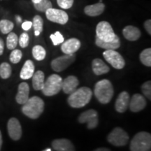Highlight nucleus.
I'll return each mask as SVG.
<instances>
[{
	"label": "nucleus",
	"instance_id": "nucleus-18",
	"mask_svg": "<svg viewBox=\"0 0 151 151\" xmlns=\"http://www.w3.org/2000/svg\"><path fill=\"white\" fill-rule=\"evenodd\" d=\"M52 147L56 151H75L73 143L67 139H55L52 142Z\"/></svg>",
	"mask_w": 151,
	"mask_h": 151
},
{
	"label": "nucleus",
	"instance_id": "nucleus-16",
	"mask_svg": "<svg viewBox=\"0 0 151 151\" xmlns=\"http://www.w3.org/2000/svg\"><path fill=\"white\" fill-rule=\"evenodd\" d=\"M81 43L78 39L71 38L62 43L61 50L64 54H73L81 48Z\"/></svg>",
	"mask_w": 151,
	"mask_h": 151
},
{
	"label": "nucleus",
	"instance_id": "nucleus-38",
	"mask_svg": "<svg viewBox=\"0 0 151 151\" xmlns=\"http://www.w3.org/2000/svg\"><path fill=\"white\" fill-rule=\"evenodd\" d=\"M4 50V43L2 39L0 38V55L3 54Z\"/></svg>",
	"mask_w": 151,
	"mask_h": 151
},
{
	"label": "nucleus",
	"instance_id": "nucleus-14",
	"mask_svg": "<svg viewBox=\"0 0 151 151\" xmlns=\"http://www.w3.org/2000/svg\"><path fill=\"white\" fill-rule=\"evenodd\" d=\"M129 101L130 96L127 92L123 91L120 92L115 104V109L117 112L120 113L125 112L129 108Z\"/></svg>",
	"mask_w": 151,
	"mask_h": 151
},
{
	"label": "nucleus",
	"instance_id": "nucleus-2",
	"mask_svg": "<svg viewBox=\"0 0 151 151\" xmlns=\"http://www.w3.org/2000/svg\"><path fill=\"white\" fill-rule=\"evenodd\" d=\"M92 97V91L88 87H81L69 94L67 101L71 107L80 109L90 102Z\"/></svg>",
	"mask_w": 151,
	"mask_h": 151
},
{
	"label": "nucleus",
	"instance_id": "nucleus-20",
	"mask_svg": "<svg viewBox=\"0 0 151 151\" xmlns=\"http://www.w3.org/2000/svg\"><path fill=\"white\" fill-rule=\"evenodd\" d=\"M122 35L128 41H135L139 39L141 35V31L139 28L132 25L126 26L122 30Z\"/></svg>",
	"mask_w": 151,
	"mask_h": 151
},
{
	"label": "nucleus",
	"instance_id": "nucleus-28",
	"mask_svg": "<svg viewBox=\"0 0 151 151\" xmlns=\"http://www.w3.org/2000/svg\"><path fill=\"white\" fill-rule=\"evenodd\" d=\"M18 43V37L16 33L10 32L6 38V47L9 50H14Z\"/></svg>",
	"mask_w": 151,
	"mask_h": 151
},
{
	"label": "nucleus",
	"instance_id": "nucleus-3",
	"mask_svg": "<svg viewBox=\"0 0 151 151\" xmlns=\"http://www.w3.org/2000/svg\"><path fill=\"white\" fill-rule=\"evenodd\" d=\"M94 94L97 99L102 104H106L111 101L114 94L113 86L111 81L103 79L95 84Z\"/></svg>",
	"mask_w": 151,
	"mask_h": 151
},
{
	"label": "nucleus",
	"instance_id": "nucleus-31",
	"mask_svg": "<svg viewBox=\"0 0 151 151\" xmlns=\"http://www.w3.org/2000/svg\"><path fill=\"white\" fill-rule=\"evenodd\" d=\"M22 57V53L21 50H18V49H14L13 51L11 52L9 60L13 64H17L21 60Z\"/></svg>",
	"mask_w": 151,
	"mask_h": 151
},
{
	"label": "nucleus",
	"instance_id": "nucleus-26",
	"mask_svg": "<svg viewBox=\"0 0 151 151\" xmlns=\"http://www.w3.org/2000/svg\"><path fill=\"white\" fill-rule=\"evenodd\" d=\"M14 27V22L10 20H6V19H3V20H0V31L4 35H7V34L11 32Z\"/></svg>",
	"mask_w": 151,
	"mask_h": 151
},
{
	"label": "nucleus",
	"instance_id": "nucleus-32",
	"mask_svg": "<svg viewBox=\"0 0 151 151\" xmlns=\"http://www.w3.org/2000/svg\"><path fill=\"white\" fill-rule=\"evenodd\" d=\"M141 92L146 98L149 100L151 99V81H148L145 82L141 86Z\"/></svg>",
	"mask_w": 151,
	"mask_h": 151
},
{
	"label": "nucleus",
	"instance_id": "nucleus-9",
	"mask_svg": "<svg viewBox=\"0 0 151 151\" xmlns=\"http://www.w3.org/2000/svg\"><path fill=\"white\" fill-rule=\"evenodd\" d=\"M103 56L106 61L115 69H122L125 66L124 58L118 52L116 51V50H106L103 52Z\"/></svg>",
	"mask_w": 151,
	"mask_h": 151
},
{
	"label": "nucleus",
	"instance_id": "nucleus-36",
	"mask_svg": "<svg viewBox=\"0 0 151 151\" xmlns=\"http://www.w3.org/2000/svg\"><path fill=\"white\" fill-rule=\"evenodd\" d=\"M144 27L146 29V32L148 33L149 35H151V20L149 19V20H147L146 22H144Z\"/></svg>",
	"mask_w": 151,
	"mask_h": 151
},
{
	"label": "nucleus",
	"instance_id": "nucleus-39",
	"mask_svg": "<svg viewBox=\"0 0 151 151\" xmlns=\"http://www.w3.org/2000/svg\"><path fill=\"white\" fill-rule=\"evenodd\" d=\"M94 151H111V150H109V148H99L96 149V150Z\"/></svg>",
	"mask_w": 151,
	"mask_h": 151
},
{
	"label": "nucleus",
	"instance_id": "nucleus-24",
	"mask_svg": "<svg viewBox=\"0 0 151 151\" xmlns=\"http://www.w3.org/2000/svg\"><path fill=\"white\" fill-rule=\"evenodd\" d=\"M32 26L34 27V29H35V35L37 36V37L40 35V34L43 32V18L40 16H39V15L35 16L33 18Z\"/></svg>",
	"mask_w": 151,
	"mask_h": 151
},
{
	"label": "nucleus",
	"instance_id": "nucleus-8",
	"mask_svg": "<svg viewBox=\"0 0 151 151\" xmlns=\"http://www.w3.org/2000/svg\"><path fill=\"white\" fill-rule=\"evenodd\" d=\"M76 60V55L65 54L54 59L51 62V67L56 72H61L65 70L70 66Z\"/></svg>",
	"mask_w": 151,
	"mask_h": 151
},
{
	"label": "nucleus",
	"instance_id": "nucleus-40",
	"mask_svg": "<svg viewBox=\"0 0 151 151\" xmlns=\"http://www.w3.org/2000/svg\"><path fill=\"white\" fill-rule=\"evenodd\" d=\"M2 135H1V131H0V150H1V146H2Z\"/></svg>",
	"mask_w": 151,
	"mask_h": 151
},
{
	"label": "nucleus",
	"instance_id": "nucleus-35",
	"mask_svg": "<svg viewBox=\"0 0 151 151\" xmlns=\"http://www.w3.org/2000/svg\"><path fill=\"white\" fill-rule=\"evenodd\" d=\"M74 0H57V3L63 9H69L72 7Z\"/></svg>",
	"mask_w": 151,
	"mask_h": 151
},
{
	"label": "nucleus",
	"instance_id": "nucleus-13",
	"mask_svg": "<svg viewBox=\"0 0 151 151\" xmlns=\"http://www.w3.org/2000/svg\"><path fill=\"white\" fill-rule=\"evenodd\" d=\"M146 98L140 94H134L130 99L129 109L134 113L139 112L146 108Z\"/></svg>",
	"mask_w": 151,
	"mask_h": 151
},
{
	"label": "nucleus",
	"instance_id": "nucleus-43",
	"mask_svg": "<svg viewBox=\"0 0 151 151\" xmlns=\"http://www.w3.org/2000/svg\"><path fill=\"white\" fill-rule=\"evenodd\" d=\"M43 151H51V149H50V148H46V149H45V150H43Z\"/></svg>",
	"mask_w": 151,
	"mask_h": 151
},
{
	"label": "nucleus",
	"instance_id": "nucleus-12",
	"mask_svg": "<svg viewBox=\"0 0 151 151\" xmlns=\"http://www.w3.org/2000/svg\"><path fill=\"white\" fill-rule=\"evenodd\" d=\"M7 129L9 137L14 141H18L22 137V131L20 122L16 118L9 119L7 124Z\"/></svg>",
	"mask_w": 151,
	"mask_h": 151
},
{
	"label": "nucleus",
	"instance_id": "nucleus-27",
	"mask_svg": "<svg viewBox=\"0 0 151 151\" xmlns=\"http://www.w3.org/2000/svg\"><path fill=\"white\" fill-rule=\"evenodd\" d=\"M141 63L146 67H151V49L146 48L141 52L139 56Z\"/></svg>",
	"mask_w": 151,
	"mask_h": 151
},
{
	"label": "nucleus",
	"instance_id": "nucleus-25",
	"mask_svg": "<svg viewBox=\"0 0 151 151\" xmlns=\"http://www.w3.org/2000/svg\"><path fill=\"white\" fill-rule=\"evenodd\" d=\"M32 55L37 61H41L45 59L46 55V51L43 46L37 45L32 48Z\"/></svg>",
	"mask_w": 151,
	"mask_h": 151
},
{
	"label": "nucleus",
	"instance_id": "nucleus-11",
	"mask_svg": "<svg viewBox=\"0 0 151 151\" xmlns=\"http://www.w3.org/2000/svg\"><path fill=\"white\" fill-rule=\"evenodd\" d=\"M46 16L50 21L55 22L60 24H65L69 20V16L65 11L50 8L47 10Z\"/></svg>",
	"mask_w": 151,
	"mask_h": 151
},
{
	"label": "nucleus",
	"instance_id": "nucleus-7",
	"mask_svg": "<svg viewBox=\"0 0 151 151\" xmlns=\"http://www.w3.org/2000/svg\"><path fill=\"white\" fill-rule=\"evenodd\" d=\"M129 135L120 127L114 128L107 137V140L113 146L121 147L126 146L129 141Z\"/></svg>",
	"mask_w": 151,
	"mask_h": 151
},
{
	"label": "nucleus",
	"instance_id": "nucleus-5",
	"mask_svg": "<svg viewBox=\"0 0 151 151\" xmlns=\"http://www.w3.org/2000/svg\"><path fill=\"white\" fill-rule=\"evenodd\" d=\"M151 148V135L146 132L137 133L130 143V151H150Z\"/></svg>",
	"mask_w": 151,
	"mask_h": 151
},
{
	"label": "nucleus",
	"instance_id": "nucleus-41",
	"mask_svg": "<svg viewBox=\"0 0 151 151\" xmlns=\"http://www.w3.org/2000/svg\"><path fill=\"white\" fill-rule=\"evenodd\" d=\"M16 18L17 22H18V23H20V22H22V19H21V18H20V16H16Z\"/></svg>",
	"mask_w": 151,
	"mask_h": 151
},
{
	"label": "nucleus",
	"instance_id": "nucleus-21",
	"mask_svg": "<svg viewBox=\"0 0 151 151\" xmlns=\"http://www.w3.org/2000/svg\"><path fill=\"white\" fill-rule=\"evenodd\" d=\"M105 10L104 4L99 2L94 4L86 6L84 9V12L87 16L94 17L103 14Z\"/></svg>",
	"mask_w": 151,
	"mask_h": 151
},
{
	"label": "nucleus",
	"instance_id": "nucleus-30",
	"mask_svg": "<svg viewBox=\"0 0 151 151\" xmlns=\"http://www.w3.org/2000/svg\"><path fill=\"white\" fill-rule=\"evenodd\" d=\"M36 10L40 12H46L48 9L52 8V4L50 0H41L39 2L34 4Z\"/></svg>",
	"mask_w": 151,
	"mask_h": 151
},
{
	"label": "nucleus",
	"instance_id": "nucleus-29",
	"mask_svg": "<svg viewBox=\"0 0 151 151\" xmlns=\"http://www.w3.org/2000/svg\"><path fill=\"white\" fill-rule=\"evenodd\" d=\"M12 69L7 62H3L0 65V77L3 79H7L11 76Z\"/></svg>",
	"mask_w": 151,
	"mask_h": 151
},
{
	"label": "nucleus",
	"instance_id": "nucleus-42",
	"mask_svg": "<svg viewBox=\"0 0 151 151\" xmlns=\"http://www.w3.org/2000/svg\"><path fill=\"white\" fill-rule=\"evenodd\" d=\"M32 1L33 4H36V3H38V2H39V1H40L41 0H32Z\"/></svg>",
	"mask_w": 151,
	"mask_h": 151
},
{
	"label": "nucleus",
	"instance_id": "nucleus-34",
	"mask_svg": "<svg viewBox=\"0 0 151 151\" xmlns=\"http://www.w3.org/2000/svg\"><path fill=\"white\" fill-rule=\"evenodd\" d=\"M29 35H28V34L25 32L21 34V35L20 36V38L18 39L19 45H20V46L22 48H24L28 46V45H29Z\"/></svg>",
	"mask_w": 151,
	"mask_h": 151
},
{
	"label": "nucleus",
	"instance_id": "nucleus-6",
	"mask_svg": "<svg viewBox=\"0 0 151 151\" xmlns=\"http://www.w3.org/2000/svg\"><path fill=\"white\" fill-rule=\"evenodd\" d=\"M62 79L58 74H52L45 81L41 90L43 94L47 97H51L58 94L62 90Z\"/></svg>",
	"mask_w": 151,
	"mask_h": 151
},
{
	"label": "nucleus",
	"instance_id": "nucleus-1",
	"mask_svg": "<svg viewBox=\"0 0 151 151\" xmlns=\"http://www.w3.org/2000/svg\"><path fill=\"white\" fill-rule=\"evenodd\" d=\"M95 43L105 50H116L120 46L118 36L115 34L111 24L106 21H101L97 24Z\"/></svg>",
	"mask_w": 151,
	"mask_h": 151
},
{
	"label": "nucleus",
	"instance_id": "nucleus-4",
	"mask_svg": "<svg viewBox=\"0 0 151 151\" xmlns=\"http://www.w3.org/2000/svg\"><path fill=\"white\" fill-rule=\"evenodd\" d=\"M44 110V102L43 99L37 96H34L22 104V112L31 119H37Z\"/></svg>",
	"mask_w": 151,
	"mask_h": 151
},
{
	"label": "nucleus",
	"instance_id": "nucleus-19",
	"mask_svg": "<svg viewBox=\"0 0 151 151\" xmlns=\"http://www.w3.org/2000/svg\"><path fill=\"white\" fill-rule=\"evenodd\" d=\"M92 68L93 73L97 76L105 74L110 71V68L109 66L99 58H96L92 60Z\"/></svg>",
	"mask_w": 151,
	"mask_h": 151
},
{
	"label": "nucleus",
	"instance_id": "nucleus-17",
	"mask_svg": "<svg viewBox=\"0 0 151 151\" xmlns=\"http://www.w3.org/2000/svg\"><path fill=\"white\" fill-rule=\"evenodd\" d=\"M29 98V86L28 83L22 82L18 86V93L16 94V100L19 104H24Z\"/></svg>",
	"mask_w": 151,
	"mask_h": 151
},
{
	"label": "nucleus",
	"instance_id": "nucleus-33",
	"mask_svg": "<svg viewBox=\"0 0 151 151\" xmlns=\"http://www.w3.org/2000/svg\"><path fill=\"white\" fill-rule=\"evenodd\" d=\"M50 39H51L54 46H58V45L60 44V43H63L64 41H65L63 36H62V34L58 31L50 35Z\"/></svg>",
	"mask_w": 151,
	"mask_h": 151
},
{
	"label": "nucleus",
	"instance_id": "nucleus-10",
	"mask_svg": "<svg viewBox=\"0 0 151 151\" xmlns=\"http://www.w3.org/2000/svg\"><path fill=\"white\" fill-rule=\"evenodd\" d=\"M78 122L80 123H86L87 127L89 129H94L97 127L99 123L98 113L94 109L83 112L78 117Z\"/></svg>",
	"mask_w": 151,
	"mask_h": 151
},
{
	"label": "nucleus",
	"instance_id": "nucleus-23",
	"mask_svg": "<svg viewBox=\"0 0 151 151\" xmlns=\"http://www.w3.org/2000/svg\"><path fill=\"white\" fill-rule=\"evenodd\" d=\"M32 86L35 90H42L45 82V75L42 71H37L32 76Z\"/></svg>",
	"mask_w": 151,
	"mask_h": 151
},
{
	"label": "nucleus",
	"instance_id": "nucleus-15",
	"mask_svg": "<svg viewBox=\"0 0 151 151\" xmlns=\"http://www.w3.org/2000/svg\"><path fill=\"white\" fill-rule=\"evenodd\" d=\"M79 85L78 78L75 76H69L62 80V90L65 94H70L77 89Z\"/></svg>",
	"mask_w": 151,
	"mask_h": 151
},
{
	"label": "nucleus",
	"instance_id": "nucleus-22",
	"mask_svg": "<svg viewBox=\"0 0 151 151\" xmlns=\"http://www.w3.org/2000/svg\"><path fill=\"white\" fill-rule=\"evenodd\" d=\"M35 67L34 62L32 60H28L24 62L23 67H22L21 71H20V77L22 80H28L32 77L35 73Z\"/></svg>",
	"mask_w": 151,
	"mask_h": 151
},
{
	"label": "nucleus",
	"instance_id": "nucleus-37",
	"mask_svg": "<svg viewBox=\"0 0 151 151\" xmlns=\"http://www.w3.org/2000/svg\"><path fill=\"white\" fill-rule=\"evenodd\" d=\"M32 22L30 21H25L22 22V28L24 30V31L29 30L30 28L32 27Z\"/></svg>",
	"mask_w": 151,
	"mask_h": 151
}]
</instances>
